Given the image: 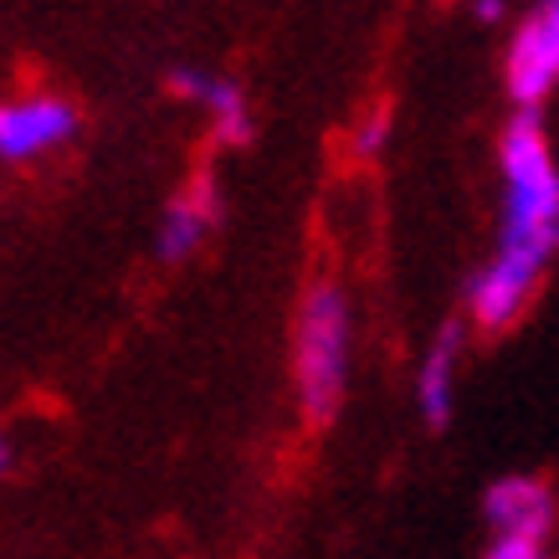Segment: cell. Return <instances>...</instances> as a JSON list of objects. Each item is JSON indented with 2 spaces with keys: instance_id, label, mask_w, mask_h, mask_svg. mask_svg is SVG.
Segmentation results:
<instances>
[{
  "instance_id": "cell-1",
  "label": "cell",
  "mask_w": 559,
  "mask_h": 559,
  "mask_svg": "<svg viewBox=\"0 0 559 559\" xmlns=\"http://www.w3.org/2000/svg\"><path fill=\"white\" fill-rule=\"evenodd\" d=\"M559 252V170L534 108L503 129V231L498 257L473 277L467 308L477 329H509L539 288L544 262Z\"/></svg>"
},
{
  "instance_id": "cell-2",
  "label": "cell",
  "mask_w": 559,
  "mask_h": 559,
  "mask_svg": "<svg viewBox=\"0 0 559 559\" xmlns=\"http://www.w3.org/2000/svg\"><path fill=\"white\" fill-rule=\"evenodd\" d=\"M349 380V304L334 283H313L293 329V385L308 426H329Z\"/></svg>"
},
{
  "instance_id": "cell-3",
  "label": "cell",
  "mask_w": 559,
  "mask_h": 559,
  "mask_svg": "<svg viewBox=\"0 0 559 559\" xmlns=\"http://www.w3.org/2000/svg\"><path fill=\"white\" fill-rule=\"evenodd\" d=\"M503 78H509V98L519 108H539L549 98V87L559 83V0H544L519 26Z\"/></svg>"
},
{
  "instance_id": "cell-4",
  "label": "cell",
  "mask_w": 559,
  "mask_h": 559,
  "mask_svg": "<svg viewBox=\"0 0 559 559\" xmlns=\"http://www.w3.org/2000/svg\"><path fill=\"white\" fill-rule=\"evenodd\" d=\"M72 134H78V108L68 98H57V93H36V98L0 108V159L5 165L36 159V154L68 144Z\"/></svg>"
},
{
  "instance_id": "cell-5",
  "label": "cell",
  "mask_w": 559,
  "mask_h": 559,
  "mask_svg": "<svg viewBox=\"0 0 559 559\" xmlns=\"http://www.w3.org/2000/svg\"><path fill=\"white\" fill-rule=\"evenodd\" d=\"M483 519L492 524V534H528L544 539L555 524V492L544 488L539 477H503L492 483L483 498Z\"/></svg>"
},
{
  "instance_id": "cell-6",
  "label": "cell",
  "mask_w": 559,
  "mask_h": 559,
  "mask_svg": "<svg viewBox=\"0 0 559 559\" xmlns=\"http://www.w3.org/2000/svg\"><path fill=\"white\" fill-rule=\"evenodd\" d=\"M221 221V195H216V180L211 175H195L180 195L170 201L165 221H159V257L165 262H180L201 247V237Z\"/></svg>"
},
{
  "instance_id": "cell-7",
  "label": "cell",
  "mask_w": 559,
  "mask_h": 559,
  "mask_svg": "<svg viewBox=\"0 0 559 559\" xmlns=\"http://www.w3.org/2000/svg\"><path fill=\"white\" fill-rule=\"evenodd\" d=\"M457 349H462V329L447 323L437 334V344L426 349L421 374H416V406H421V421L431 431L452 421V370H457Z\"/></svg>"
},
{
  "instance_id": "cell-8",
  "label": "cell",
  "mask_w": 559,
  "mask_h": 559,
  "mask_svg": "<svg viewBox=\"0 0 559 559\" xmlns=\"http://www.w3.org/2000/svg\"><path fill=\"white\" fill-rule=\"evenodd\" d=\"M205 114L216 123V139L221 144H247L252 139V114H247V98H241L237 83H226V78H211V93H205Z\"/></svg>"
},
{
  "instance_id": "cell-9",
  "label": "cell",
  "mask_w": 559,
  "mask_h": 559,
  "mask_svg": "<svg viewBox=\"0 0 559 559\" xmlns=\"http://www.w3.org/2000/svg\"><path fill=\"white\" fill-rule=\"evenodd\" d=\"M385 139H390V108L380 103V108H374L370 119L359 123V134H355V154H359V159H374V154L385 150Z\"/></svg>"
},
{
  "instance_id": "cell-10",
  "label": "cell",
  "mask_w": 559,
  "mask_h": 559,
  "mask_svg": "<svg viewBox=\"0 0 559 559\" xmlns=\"http://www.w3.org/2000/svg\"><path fill=\"white\" fill-rule=\"evenodd\" d=\"M165 87H170L175 98H190V103H205V93H211V78L195 68H170V78H165Z\"/></svg>"
},
{
  "instance_id": "cell-11",
  "label": "cell",
  "mask_w": 559,
  "mask_h": 559,
  "mask_svg": "<svg viewBox=\"0 0 559 559\" xmlns=\"http://www.w3.org/2000/svg\"><path fill=\"white\" fill-rule=\"evenodd\" d=\"M483 559H544L539 539H528V534H498V544H492Z\"/></svg>"
},
{
  "instance_id": "cell-12",
  "label": "cell",
  "mask_w": 559,
  "mask_h": 559,
  "mask_svg": "<svg viewBox=\"0 0 559 559\" xmlns=\"http://www.w3.org/2000/svg\"><path fill=\"white\" fill-rule=\"evenodd\" d=\"M473 11H477V21H498L503 16V0H473Z\"/></svg>"
}]
</instances>
